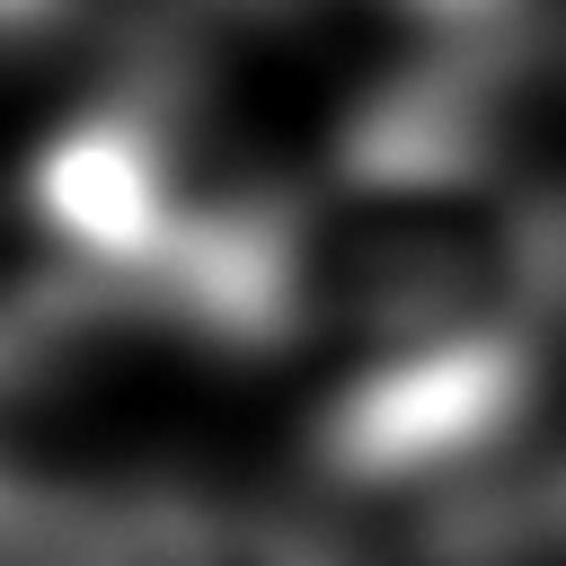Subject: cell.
Returning a JSON list of instances; mask_svg holds the SVG:
<instances>
[{
	"instance_id": "cell-1",
	"label": "cell",
	"mask_w": 566,
	"mask_h": 566,
	"mask_svg": "<svg viewBox=\"0 0 566 566\" xmlns=\"http://www.w3.org/2000/svg\"><path fill=\"white\" fill-rule=\"evenodd\" d=\"M62 566H327L301 531L221 504H124L71 539Z\"/></svg>"
},
{
	"instance_id": "cell-2",
	"label": "cell",
	"mask_w": 566,
	"mask_h": 566,
	"mask_svg": "<svg viewBox=\"0 0 566 566\" xmlns=\"http://www.w3.org/2000/svg\"><path fill=\"white\" fill-rule=\"evenodd\" d=\"M168 9H195L203 18V9H265V0H168Z\"/></svg>"
}]
</instances>
